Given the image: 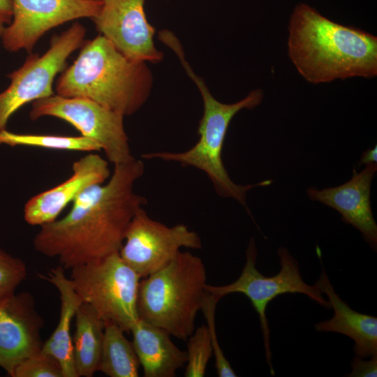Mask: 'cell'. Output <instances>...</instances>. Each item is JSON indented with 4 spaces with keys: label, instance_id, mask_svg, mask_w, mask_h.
I'll list each match as a JSON object with an SVG mask.
<instances>
[{
    "label": "cell",
    "instance_id": "cell-1",
    "mask_svg": "<svg viewBox=\"0 0 377 377\" xmlns=\"http://www.w3.org/2000/svg\"><path fill=\"white\" fill-rule=\"evenodd\" d=\"M145 164L133 158L114 165L109 179L82 191L61 219L40 226L33 245L64 269L119 252L136 212L147 203L134 191Z\"/></svg>",
    "mask_w": 377,
    "mask_h": 377
},
{
    "label": "cell",
    "instance_id": "cell-2",
    "mask_svg": "<svg viewBox=\"0 0 377 377\" xmlns=\"http://www.w3.org/2000/svg\"><path fill=\"white\" fill-rule=\"evenodd\" d=\"M288 54L308 82L377 75V37L338 24L306 3H300L288 24Z\"/></svg>",
    "mask_w": 377,
    "mask_h": 377
},
{
    "label": "cell",
    "instance_id": "cell-3",
    "mask_svg": "<svg viewBox=\"0 0 377 377\" xmlns=\"http://www.w3.org/2000/svg\"><path fill=\"white\" fill-rule=\"evenodd\" d=\"M146 62L121 53L99 35L88 40L61 72L57 94L94 101L122 116L136 112L148 98L152 77Z\"/></svg>",
    "mask_w": 377,
    "mask_h": 377
},
{
    "label": "cell",
    "instance_id": "cell-4",
    "mask_svg": "<svg viewBox=\"0 0 377 377\" xmlns=\"http://www.w3.org/2000/svg\"><path fill=\"white\" fill-rule=\"evenodd\" d=\"M168 47L178 56L188 76L197 85L203 101V115L199 122L198 141L191 148L182 152L154 151L143 154V159H160L179 163L182 167L195 168L205 172L216 193L223 198H231L244 207L251 215L246 204L247 192L255 187L267 186L271 179L247 185L235 183L229 176L222 159V150L229 124L235 115L243 109L251 110L263 100L261 89H255L234 103H223L209 92L205 82L193 71L186 61L182 47L175 38Z\"/></svg>",
    "mask_w": 377,
    "mask_h": 377
},
{
    "label": "cell",
    "instance_id": "cell-5",
    "mask_svg": "<svg viewBox=\"0 0 377 377\" xmlns=\"http://www.w3.org/2000/svg\"><path fill=\"white\" fill-rule=\"evenodd\" d=\"M207 284L202 259L180 251L164 267L140 279L137 298L139 319L186 341L195 330Z\"/></svg>",
    "mask_w": 377,
    "mask_h": 377
},
{
    "label": "cell",
    "instance_id": "cell-6",
    "mask_svg": "<svg viewBox=\"0 0 377 377\" xmlns=\"http://www.w3.org/2000/svg\"><path fill=\"white\" fill-rule=\"evenodd\" d=\"M69 278L82 303L92 306L105 324L125 332L139 320L137 298L141 278L119 252L71 269Z\"/></svg>",
    "mask_w": 377,
    "mask_h": 377
},
{
    "label": "cell",
    "instance_id": "cell-7",
    "mask_svg": "<svg viewBox=\"0 0 377 377\" xmlns=\"http://www.w3.org/2000/svg\"><path fill=\"white\" fill-rule=\"evenodd\" d=\"M277 255L280 271L272 276H264L256 268L258 250L254 238H251L246 250L245 265L239 278L225 286H206V290L219 300L226 295L235 293H242L249 298L259 317L266 360L272 376L274 375V370L271 361L269 328L266 316L268 304L280 295L300 293L324 308H331L330 302L323 297L318 281L313 286L304 281L297 261L286 247H279Z\"/></svg>",
    "mask_w": 377,
    "mask_h": 377
},
{
    "label": "cell",
    "instance_id": "cell-8",
    "mask_svg": "<svg viewBox=\"0 0 377 377\" xmlns=\"http://www.w3.org/2000/svg\"><path fill=\"white\" fill-rule=\"evenodd\" d=\"M85 34L86 28L74 22L52 38L43 55L30 53L24 64L8 75L10 84L0 93V132L6 129L10 117L23 105L54 94V77L64 70L68 57L82 45Z\"/></svg>",
    "mask_w": 377,
    "mask_h": 377
},
{
    "label": "cell",
    "instance_id": "cell-9",
    "mask_svg": "<svg viewBox=\"0 0 377 377\" xmlns=\"http://www.w3.org/2000/svg\"><path fill=\"white\" fill-rule=\"evenodd\" d=\"M54 117L71 124L80 135L96 142L113 165L133 158L124 126V116L88 98L59 94L32 103L31 120Z\"/></svg>",
    "mask_w": 377,
    "mask_h": 377
},
{
    "label": "cell",
    "instance_id": "cell-10",
    "mask_svg": "<svg viewBox=\"0 0 377 377\" xmlns=\"http://www.w3.org/2000/svg\"><path fill=\"white\" fill-rule=\"evenodd\" d=\"M182 247L200 249L199 235L182 223L167 226L150 218L140 207L127 228L119 253L143 279L170 263Z\"/></svg>",
    "mask_w": 377,
    "mask_h": 377
},
{
    "label": "cell",
    "instance_id": "cell-11",
    "mask_svg": "<svg viewBox=\"0 0 377 377\" xmlns=\"http://www.w3.org/2000/svg\"><path fill=\"white\" fill-rule=\"evenodd\" d=\"M102 0H13V20L1 36L10 52H31L47 31L67 22L93 18Z\"/></svg>",
    "mask_w": 377,
    "mask_h": 377
},
{
    "label": "cell",
    "instance_id": "cell-12",
    "mask_svg": "<svg viewBox=\"0 0 377 377\" xmlns=\"http://www.w3.org/2000/svg\"><path fill=\"white\" fill-rule=\"evenodd\" d=\"M145 0H102L91 18L101 35L126 57L140 61H160L163 54L154 43V29L148 22Z\"/></svg>",
    "mask_w": 377,
    "mask_h": 377
},
{
    "label": "cell",
    "instance_id": "cell-13",
    "mask_svg": "<svg viewBox=\"0 0 377 377\" xmlns=\"http://www.w3.org/2000/svg\"><path fill=\"white\" fill-rule=\"evenodd\" d=\"M43 324L29 292L0 302V367L10 376L19 363L41 349Z\"/></svg>",
    "mask_w": 377,
    "mask_h": 377
},
{
    "label": "cell",
    "instance_id": "cell-14",
    "mask_svg": "<svg viewBox=\"0 0 377 377\" xmlns=\"http://www.w3.org/2000/svg\"><path fill=\"white\" fill-rule=\"evenodd\" d=\"M111 175L108 162L90 153L73 162L72 175L61 184L31 197L24 205V221L39 227L52 222L85 189L105 182Z\"/></svg>",
    "mask_w": 377,
    "mask_h": 377
},
{
    "label": "cell",
    "instance_id": "cell-15",
    "mask_svg": "<svg viewBox=\"0 0 377 377\" xmlns=\"http://www.w3.org/2000/svg\"><path fill=\"white\" fill-rule=\"evenodd\" d=\"M376 171V163L368 164L360 172L354 169L351 179L340 186L306 189L311 200L334 209L343 222L358 230L374 251L377 249V224L371 211L370 195Z\"/></svg>",
    "mask_w": 377,
    "mask_h": 377
},
{
    "label": "cell",
    "instance_id": "cell-16",
    "mask_svg": "<svg viewBox=\"0 0 377 377\" xmlns=\"http://www.w3.org/2000/svg\"><path fill=\"white\" fill-rule=\"evenodd\" d=\"M322 272L318 280L323 293L327 295L334 316L315 325L318 332H337L349 337L354 342L353 351L362 358L377 354V318L353 310L335 293L320 259Z\"/></svg>",
    "mask_w": 377,
    "mask_h": 377
},
{
    "label": "cell",
    "instance_id": "cell-17",
    "mask_svg": "<svg viewBox=\"0 0 377 377\" xmlns=\"http://www.w3.org/2000/svg\"><path fill=\"white\" fill-rule=\"evenodd\" d=\"M131 332L145 377H174L186 364V351L179 349L165 330L139 319Z\"/></svg>",
    "mask_w": 377,
    "mask_h": 377
},
{
    "label": "cell",
    "instance_id": "cell-18",
    "mask_svg": "<svg viewBox=\"0 0 377 377\" xmlns=\"http://www.w3.org/2000/svg\"><path fill=\"white\" fill-rule=\"evenodd\" d=\"M64 270L59 265L52 268L46 274H39L40 279L56 287L61 300L59 323L51 336L43 343L41 349L57 360L61 367L63 377H78L73 357L71 325L82 301L74 290Z\"/></svg>",
    "mask_w": 377,
    "mask_h": 377
},
{
    "label": "cell",
    "instance_id": "cell-19",
    "mask_svg": "<svg viewBox=\"0 0 377 377\" xmlns=\"http://www.w3.org/2000/svg\"><path fill=\"white\" fill-rule=\"evenodd\" d=\"M72 337L73 357L79 376L91 377L98 371L104 335L105 323L89 304L82 303L75 316Z\"/></svg>",
    "mask_w": 377,
    "mask_h": 377
},
{
    "label": "cell",
    "instance_id": "cell-20",
    "mask_svg": "<svg viewBox=\"0 0 377 377\" xmlns=\"http://www.w3.org/2000/svg\"><path fill=\"white\" fill-rule=\"evenodd\" d=\"M125 332L118 325L105 324L101 358L98 367L110 377H137L140 362L132 341L124 336Z\"/></svg>",
    "mask_w": 377,
    "mask_h": 377
},
{
    "label": "cell",
    "instance_id": "cell-21",
    "mask_svg": "<svg viewBox=\"0 0 377 377\" xmlns=\"http://www.w3.org/2000/svg\"><path fill=\"white\" fill-rule=\"evenodd\" d=\"M24 146L52 150L93 152L101 151L100 145L87 138L52 135L22 134L7 131L0 132V145Z\"/></svg>",
    "mask_w": 377,
    "mask_h": 377
},
{
    "label": "cell",
    "instance_id": "cell-22",
    "mask_svg": "<svg viewBox=\"0 0 377 377\" xmlns=\"http://www.w3.org/2000/svg\"><path fill=\"white\" fill-rule=\"evenodd\" d=\"M187 360L184 376L202 377L213 353L207 325H202L187 339Z\"/></svg>",
    "mask_w": 377,
    "mask_h": 377
},
{
    "label": "cell",
    "instance_id": "cell-23",
    "mask_svg": "<svg viewBox=\"0 0 377 377\" xmlns=\"http://www.w3.org/2000/svg\"><path fill=\"white\" fill-rule=\"evenodd\" d=\"M11 377H63V374L57 360L40 349L19 363Z\"/></svg>",
    "mask_w": 377,
    "mask_h": 377
},
{
    "label": "cell",
    "instance_id": "cell-24",
    "mask_svg": "<svg viewBox=\"0 0 377 377\" xmlns=\"http://www.w3.org/2000/svg\"><path fill=\"white\" fill-rule=\"evenodd\" d=\"M219 300L210 294L207 290L204 298L201 311L206 320L210 340L215 357V367L219 377H235V372L229 361L225 357L218 342L215 327V311Z\"/></svg>",
    "mask_w": 377,
    "mask_h": 377
},
{
    "label": "cell",
    "instance_id": "cell-25",
    "mask_svg": "<svg viewBox=\"0 0 377 377\" xmlns=\"http://www.w3.org/2000/svg\"><path fill=\"white\" fill-rule=\"evenodd\" d=\"M27 275L26 263L0 249V302L14 294Z\"/></svg>",
    "mask_w": 377,
    "mask_h": 377
},
{
    "label": "cell",
    "instance_id": "cell-26",
    "mask_svg": "<svg viewBox=\"0 0 377 377\" xmlns=\"http://www.w3.org/2000/svg\"><path fill=\"white\" fill-rule=\"evenodd\" d=\"M377 376V354L369 360L355 356L351 362V372L348 377H376Z\"/></svg>",
    "mask_w": 377,
    "mask_h": 377
},
{
    "label": "cell",
    "instance_id": "cell-27",
    "mask_svg": "<svg viewBox=\"0 0 377 377\" xmlns=\"http://www.w3.org/2000/svg\"><path fill=\"white\" fill-rule=\"evenodd\" d=\"M13 16V0H0V18L10 24Z\"/></svg>",
    "mask_w": 377,
    "mask_h": 377
},
{
    "label": "cell",
    "instance_id": "cell-28",
    "mask_svg": "<svg viewBox=\"0 0 377 377\" xmlns=\"http://www.w3.org/2000/svg\"><path fill=\"white\" fill-rule=\"evenodd\" d=\"M371 163H377L376 145L372 149L364 151L360 159V164L368 165Z\"/></svg>",
    "mask_w": 377,
    "mask_h": 377
},
{
    "label": "cell",
    "instance_id": "cell-29",
    "mask_svg": "<svg viewBox=\"0 0 377 377\" xmlns=\"http://www.w3.org/2000/svg\"><path fill=\"white\" fill-rule=\"evenodd\" d=\"M5 24H6L2 19L0 18V37H1L3 31L6 28Z\"/></svg>",
    "mask_w": 377,
    "mask_h": 377
}]
</instances>
